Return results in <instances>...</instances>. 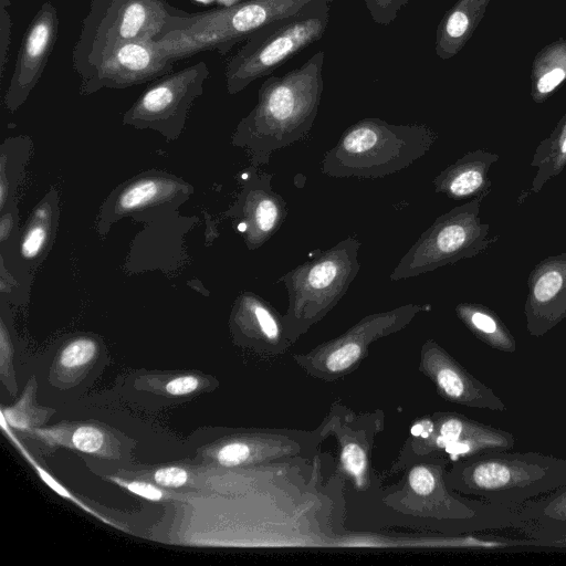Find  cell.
Listing matches in <instances>:
<instances>
[{"label":"cell","mask_w":566,"mask_h":566,"mask_svg":"<svg viewBox=\"0 0 566 566\" xmlns=\"http://www.w3.org/2000/svg\"><path fill=\"white\" fill-rule=\"evenodd\" d=\"M325 53L318 51L300 67L270 76L258 91V102L237 126L232 144L251 156L254 167L311 130L321 103Z\"/></svg>","instance_id":"1"},{"label":"cell","mask_w":566,"mask_h":566,"mask_svg":"<svg viewBox=\"0 0 566 566\" xmlns=\"http://www.w3.org/2000/svg\"><path fill=\"white\" fill-rule=\"evenodd\" d=\"M190 13L166 0H91L72 50V66L81 80L116 48L139 41H160L185 28Z\"/></svg>","instance_id":"2"},{"label":"cell","mask_w":566,"mask_h":566,"mask_svg":"<svg viewBox=\"0 0 566 566\" xmlns=\"http://www.w3.org/2000/svg\"><path fill=\"white\" fill-rule=\"evenodd\" d=\"M437 139L424 124H389L363 118L340 135L322 159V172L332 178H382L423 157Z\"/></svg>","instance_id":"3"},{"label":"cell","mask_w":566,"mask_h":566,"mask_svg":"<svg viewBox=\"0 0 566 566\" xmlns=\"http://www.w3.org/2000/svg\"><path fill=\"white\" fill-rule=\"evenodd\" d=\"M509 450L475 453L459 469L457 480L461 489L483 502L517 506L566 482V459Z\"/></svg>","instance_id":"4"},{"label":"cell","mask_w":566,"mask_h":566,"mask_svg":"<svg viewBox=\"0 0 566 566\" xmlns=\"http://www.w3.org/2000/svg\"><path fill=\"white\" fill-rule=\"evenodd\" d=\"M331 0H243L234 6L190 13L187 25L158 41L175 61L205 51L227 54L269 23Z\"/></svg>","instance_id":"5"},{"label":"cell","mask_w":566,"mask_h":566,"mask_svg":"<svg viewBox=\"0 0 566 566\" xmlns=\"http://www.w3.org/2000/svg\"><path fill=\"white\" fill-rule=\"evenodd\" d=\"M331 1L269 23L250 35L224 64L227 92L234 95L270 75L292 56L321 40L329 20Z\"/></svg>","instance_id":"6"},{"label":"cell","mask_w":566,"mask_h":566,"mask_svg":"<svg viewBox=\"0 0 566 566\" xmlns=\"http://www.w3.org/2000/svg\"><path fill=\"white\" fill-rule=\"evenodd\" d=\"M361 243L348 237L279 279L289 294L286 319L304 328L333 308L349 289L360 269Z\"/></svg>","instance_id":"7"},{"label":"cell","mask_w":566,"mask_h":566,"mask_svg":"<svg viewBox=\"0 0 566 566\" xmlns=\"http://www.w3.org/2000/svg\"><path fill=\"white\" fill-rule=\"evenodd\" d=\"M485 197L472 198L439 216L400 259L390 280L416 277L486 252L499 237H490V226L481 221Z\"/></svg>","instance_id":"8"},{"label":"cell","mask_w":566,"mask_h":566,"mask_svg":"<svg viewBox=\"0 0 566 566\" xmlns=\"http://www.w3.org/2000/svg\"><path fill=\"white\" fill-rule=\"evenodd\" d=\"M210 71L199 61L172 71L149 85L123 116V123L139 129L151 128L167 138H177L189 109L203 93Z\"/></svg>","instance_id":"9"},{"label":"cell","mask_w":566,"mask_h":566,"mask_svg":"<svg viewBox=\"0 0 566 566\" xmlns=\"http://www.w3.org/2000/svg\"><path fill=\"white\" fill-rule=\"evenodd\" d=\"M175 61L158 41L129 42L116 48L82 80L80 92L90 95L103 88H127L172 72Z\"/></svg>","instance_id":"10"},{"label":"cell","mask_w":566,"mask_h":566,"mask_svg":"<svg viewBox=\"0 0 566 566\" xmlns=\"http://www.w3.org/2000/svg\"><path fill=\"white\" fill-rule=\"evenodd\" d=\"M272 172L250 167L242 175V189L230 216L238 220L237 229L249 250L262 247L281 228L287 206L272 188Z\"/></svg>","instance_id":"11"},{"label":"cell","mask_w":566,"mask_h":566,"mask_svg":"<svg viewBox=\"0 0 566 566\" xmlns=\"http://www.w3.org/2000/svg\"><path fill=\"white\" fill-rule=\"evenodd\" d=\"M59 25L56 8L50 1L43 2L21 40L3 98L9 111H17L40 81L57 40Z\"/></svg>","instance_id":"12"},{"label":"cell","mask_w":566,"mask_h":566,"mask_svg":"<svg viewBox=\"0 0 566 566\" xmlns=\"http://www.w3.org/2000/svg\"><path fill=\"white\" fill-rule=\"evenodd\" d=\"M526 329L541 337L566 318V252L539 261L528 275Z\"/></svg>","instance_id":"13"},{"label":"cell","mask_w":566,"mask_h":566,"mask_svg":"<svg viewBox=\"0 0 566 566\" xmlns=\"http://www.w3.org/2000/svg\"><path fill=\"white\" fill-rule=\"evenodd\" d=\"M190 188L181 180L167 175L148 174L140 176L117 189L103 207V219L108 224L116 218L168 200L184 199Z\"/></svg>","instance_id":"14"},{"label":"cell","mask_w":566,"mask_h":566,"mask_svg":"<svg viewBox=\"0 0 566 566\" xmlns=\"http://www.w3.org/2000/svg\"><path fill=\"white\" fill-rule=\"evenodd\" d=\"M499 159L497 154L484 149L469 151L434 177V191L453 200L488 196L492 185L489 170Z\"/></svg>","instance_id":"15"},{"label":"cell","mask_w":566,"mask_h":566,"mask_svg":"<svg viewBox=\"0 0 566 566\" xmlns=\"http://www.w3.org/2000/svg\"><path fill=\"white\" fill-rule=\"evenodd\" d=\"M491 0H458L438 24L436 54L441 60L457 55L473 35Z\"/></svg>","instance_id":"16"},{"label":"cell","mask_w":566,"mask_h":566,"mask_svg":"<svg viewBox=\"0 0 566 566\" xmlns=\"http://www.w3.org/2000/svg\"><path fill=\"white\" fill-rule=\"evenodd\" d=\"M531 538L566 534V482L554 491L516 506Z\"/></svg>","instance_id":"17"},{"label":"cell","mask_w":566,"mask_h":566,"mask_svg":"<svg viewBox=\"0 0 566 566\" xmlns=\"http://www.w3.org/2000/svg\"><path fill=\"white\" fill-rule=\"evenodd\" d=\"M566 81V40L546 44L535 55L531 67V97L544 103Z\"/></svg>","instance_id":"18"},{"label":"cell","mask_w":566,"mask_h":566,"mask_svg":"<svg viewBox=\"0 0 566 566\" xmlns=\"http://www.w3.org/2000/svg\"><path fill=\"white\" fill-rule=\"evenodd\" d=\"M458 317L484 344L492 349L513 354L516 340L500 316L490 307L476 303H460Z\"/></svg>","instance_id":"19"},{"label":"cell","mask_w":566,"mask_h":566,"mask_svg":"<svg viewBox=\"0 0 566 566\" xmlns=\"http://www.w3.org/2000/svg\"><path fill=\"white\" fill-rule=\"evenodd\" d=\"M566 166V113L558 120L553 132L543 139L534 153L531 167L537 168L530 192L538 193Z\"/></svg>","instance_id":"20"},{"label":"cell","mask_w":566,"mask_h":566,"mask_svg":"<svg viewBox=\"0 0 566 566\" xmlns=\"http://www.w3.org/2000/svg\"><path fill=\"white\" fill-rule=\"evenodd\" d=\"M234 318L241 328L255 331L270 342H276L281 337L280 315L268 302L252 292H244L238 297Z\"/></svg>","instance_id":"21"},{"label":"cell","mask_w":566,"mask_h":566,"mask_svg":"<svg viewBox=\"0 0 566 566\" xmlns=\"http://www.w3.org/2000/svg\"><path fill=\"white\" fill-rule=\"evenodd\" d=\"M56 198L42 200L33 210L20 240L19 254L24 261L39 260L51 241Z\"/></svg>","instance_id":"22"},{"label":"cell","mask_w":566,"mask_h":566,"mask_svg":"<svg viewBox=\"0 0 566 566\" xmlns=\"http://www.w3.org/2000/svg\"><path fill=\"white\" fill-rule=\"evenodd\" d=\"M97 352L95 340L81 337L69 343L59 356V364L65 369H76L88 364Z\"/></svg>","instance_id":"23"},{"label":"cell","mask_w":566,"mask_h":566,"mask_svg":"<svg viewBox=\"0 0 566 566\" xmlns=\"http://www.w3.org/2000/svg\"><path fill=\"white\" fill-rule=\"evenodd\" d=\"M106 439L104 432L94 426L76 428L70 439V444L82 452L98 454L104 449Z\"/></svg>","instance_id":"24"},{"label":"cell","mask_w":566,"mask_h":566,"mask_svg":"<svg viewBox=\"0 0 566 566\" xmlns=\"http://www.w3.org/2000/svg\"><path fill=\"white\" fill-rule=\"evenodd\" d=\"M373 21L379 25H389L410 0H363Z\"/></svg>","instance_id":"25"},{"label":"cell","mask_w":566,"mask_h":566,"mask_svg":"<svg viewBox=\"0 0 566 566\" xmlns=\"http://www.w3.org/2000/svg\"><path fill=\"white\" fill-rule=\"evenodd\" d=\"M342 461L346 471L361 485L366 469L365 451L357 443H348L343 449Z\"/></svg>","instance_id":"26"},{"label":"cell","mask_w":566,"mask_h":566,"mask_svg":"<svg viewBox=\"0 0 566 566\" xmlns=\"http://www.w3.org/2000/svg\"><path fill=\"white\" fill-rule=\"evenodd\" d=\"M31 396L32 390L31 388H28V390H25L20 401L15 406L3 410V416L7 418L11 427L20 430H27L31 426H34L32 424L31 416L29 413L31 407Z\"/></svg>","instance_id":"27"},{"label":"cell","mask_w":566,"mask_h":566,"mask_svg":"<svg viewBox=\"0 0 566 566\" xmlns=\"http://www.w3.org/2000/svg\"><path fill=\"white\" fill-rule=\"evenodd\" d=\"M0 73L2 77L10 46L11 18L8 10L10 0H0Z\"/></svg>","instance_id":"28"},{"label":"cell","mask_w":566,"mask_h":566,"mask_svg":"<svg viewBox=\"0 0 566 566\" xmlns=\"http://www.w3.org/2000/svg\"><path fill=\"white\" fill-rule=\"evenodd\" d=\"M250 455V448L242 442L223 446L217 452V460L224 467H233L244 462Z\"/></svg>","instance_id":"29"},{"label":"cell","mask_w":566,"mask_h":566,"mask_svg":"<svg viewBox=\"0 0 566 566\" xmlns=\"http://www.w3.org/2000/svg\"><path fill=\"white\" fill-rule=\"evenodd\" d=\"M409 484L417 494L429 495L437 488V480L431 470L417 467L409 474Z\"/></svg>","instance_id":"30"},{"label":"cell","mask_w":566,"mask_h":566,"mask_svg":"<svg viewBox=\"0 0 566 566\" xmlns=\"http://www.w3.org/2000/svg\"><path fill=\"white\" fill-rule=\"evenodd\" d=\"M153 479L161 486L179 488L187 482L188 473L179 467H167L157 470Z\"/></svg>","instance_id":"31"},{"label":"cell","mask_w":566,"mask_h":566,"mask_svg":"<svg viewBox=\"0 0 566 566\" xmlns=\"http://www.w3.org/2000/svg\"><path fill=\"white\" fill-rule=\"evenodd\" d=\"M11 357H12L11 340H10L9 334L6 329L4 323L1 322V332H0L1 376L4 381L7 379H10L13 382Z\"/></svg>","instance_id":"32"},{"label":"cell","mask_w":566,"mask_h":566,"mask_svg":"<svg viewBox=\"0 0 566 566\" xmlns=\"http://www.w3.org/2000/svg\"><path fill=\"white\" fill-rule=\"evenodd\" d=\"M118 484L123 485L125 489L130 491L132 493H135L144 499L150 500V501H159L163 499V491L158 488L145 483V482H124L118 479H114Z\"/></svg>","instance_id":"33"},{"label":"cell","mask_w":566,"mask_h":566,"mask_svg":"<svg viewBox=\"0 0 566 566\" xmlns=\"http://www.w3.org/2000/svg\"><path fill=\"white\" fill-rule=\"evenodd\" d=\"M199 387V380L195 376H180L166 385V390L172 396H182L195 391Z\"/></svg>","instance_id":"34"},{"label":"cell","mask_w":566,"mask_h":566,"mask_svg":"<svg viewBox=\"0 0 566 566\" xmlns=\"http://www.w3.org/2000/svg\"><path fill=\"white\" fill-rule=\"evenodd\" d=\"M533 539L535 541L536 548H552L566 551V534Z\"/></svg>","instance_id":"35"},{"label":"cell","mask_w":566,"mask_h":566,"mask_svg":"<svg viewBox=\"0 0 566 566\" xmlns=\"http://www.w3.org/2000/svg\"><path fill=\"white\" fill-rule=\"evenodd\" d=\"M15 207L12 210H8L7 213H2L0 220V242L2 244L6 243V240L9 239L14 226H15V216L14 213Z\"/></svg>","instance_id":"36"},{"label":"cell","mask_w":566,"mask_h":566,"mask_svg":"<svg viewBox=\"0 0 566 566\" xmlns=\"http://www.w3.org/2000/svg\"><path fill=\"white\" fill-rule=\"evenodd\" d=\"M35 468H36L41 479L44 482H46L53 490H55L56 492H59L63 496L71 497L70 494L60 484H57L55 482V480H53V478H51L43 469H41L38 465Z\"/></svg>","instance_id":"37"},{"label":"cell","mask_w":566,"mask_h":566,"mask_svg":"<svg viewBox=\"0 0 566 566\" xmlns=\"http://www.w3.org/2000/svg\"><path fill=\"white\" fill-rule=\"evenodd\" d=\"M241 1H243V0H216V6L218 8H226V7L234 6Z\"/></svg>","instance_id":"38"},{"label":"cell","mask_w":566,"mask_h":566,"mask_svg":"<svg viewBox=\"0 0 566 566\" xmlns=\"http://www.w3.org/2000/svg\"><path fill=\"white\" fill-rule=\"evenodd\" d=\"M195 2L201 3V4H216V0H192Z\"/></svg>","instance_id":"39"}]
</instances>
